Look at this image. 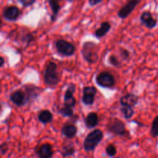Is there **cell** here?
Instances as JSON below:
<instances>
[{
  "label": "cell",
  "mask_w": 158,
  "mask_h": 158,
  "mask_svg": "<svg viewBox=\"0 0 158 158\" xmlns=\"http://www.w3.org/2000/svg\"><path fill=\"white\" fill-rule=\"evenodd\" d=\"M43 82L49 88H54L60 81V75L57 71V65L54 62H49L43 71Z\"/></svg>",
  "instance_id": "1"
},
{
  "label": "cell",
  "mask_w": 158,
  "mask_h": 158,
  "mask_svg": "<svg viewBox=\"0 0 158 158\" xmlns=\"http://www.w3.org/2000/svg\"><path fill=\"white\" fill-rule=\"evenodd\" d=\"M83 58L89 64L96 63L99 60L98 46L91 41L85 42L81 49Z\"/></svg>",
  "instance_id": "2"
},
{
  "label": "cell",
  "mask_w": 158,
  "mask_h": 158,
  "mask_svg": "<svg viewBox=\"0 0 158 158\" xmlns=\"http://www.w3.org/2000/svg\"><path fill=\"white\" fill-rule=\"evenodd\" d=\"M103 138V133L101 130L96 129L87 134L83 141V148L86 151H93L98 146Z\"/></svg>",
  "instance_id": "3"
},
{
  "label": "cell",
  "mask_w": 158,
  "mask_h": 158,
  "mask_svg": "<svg viewBox=\"0 0 158 158\" xmlns=\"http://www.w3.org/2000/svg\"><path fill=\"white\" fill-rule=\"evenodd\" d=\"M55 46L56 52L63 56H70L76 51V47L73 43L63 39L57 40L55 42Z\"/></svg>",
  "instance_id": "4"
},
{
  "label": "cell",
  "mask_w": 158,
  "mask_h": 158,
  "mask_svg": "<svg viewBox=\"0 0 158 158\" xmlns=\"http://www.w3.org/2000/svg\"><path fill=\"white\" fill-rule=\"evenodd\" d=\"M106 129L116 136H125L127 134L126 125L117 118H111L106 124Z\"/></svg>",
  "instance_id": "5"
},
{
  "label": "cell",
  "mask_w": 158,
  "mask_h": 158,
  "mask_svg": "<svg viewBox=\"0 0 158 158\" xmlns=\"http://www.w3.org/2000/svg\"><path fill=\"white\" fill-rule=\"evenodd\" d=\"M96 82L103 88H113L115 85V78L110 72H101L96 77Z\"/></svg>",
  "instance_id": "6"
},
{
  "label": "cell",
  "mask_w": 158,
  "mask_h": 158,
  "mask_svg": "<svg viewBox=\"0 0 158 158\" xmlns=\"http://www.w3.org/2000/svg\"><path fill=\"white\" fill-rule=\"evenodd\" d=\"M140 2L139 0H131L127 2L125 5H123L117 12V15L120 19H126L133 11L134 10L137 5Z\"/></svg>",
  "instance_id": "7"
},
{
  "label": "cell",
  "mask_w": 158,
  "mask_h": 158,
  "mask_svg": "<svg viewBox=\"0 0 158 158\" xmlns=\"http://www.w3.org/2000/svg\"><path fill=\"white\" fill-rule=\"evenodd\" d=\"M21 15V11L16 6H8L3 9L2 15L8 21H15Z\"/></svg>",
  "instance_id": "8"
},
{
  "label": "cell",
  "mask_w": 158,
  "mask_h": 158,
  "mask_svg": "<svg viewBox=\"0 0 158 158\" xmlns=\"http://www.w3.org/2000/svg\"><path fill=\"white\" fill-rule=\"evenodd\" d=\"M23 88L25 89L23 93H24L25 96H26V103L30 102L32 100H35L38 97L39 94H40V91H41L40 88L32 84L24 85Z\"/></svg>",
  "instance_id": "9"
},
{
  "label": "cell",
  "mask_w": 158,
  "mask_h": 158,
  "mask_svg": "<svg viewBox=\"0 0 158 158\" xmlns=\"http://www.w3.org/2000/svg\"><path fill=\"white\" fill-rule=\"evenodd\" d=\"M35 153L40 158H52L53 155L52 145L48 143H43L36 148Z\"/></svg>",
  "instance_id": "10"
},
{
  "label": "cell",
  "mask_w": 158,
  "mask_h": 158,
  "mask_svg": "<svg viewBox=\"0 0 158 158\" xmlns=\"http://www.w3.org/2000/svg\"><path fill=\"white\" fill-rule=\"evenodd\" d=\"M9 99H10L11 102H12L17 106H24L26 103V96H25L23 91L21 90V89L15 90L11 93L10 96H9Z\"/></svg>",
  "instance_id": "11"
},
{
  "label": "cell",
  "mask_w": 158,
  "mask_h": 158,
  "mask_svg": "<svg viewBox=\"0 0 158 158\" xmlns=\"http://www.w3.org/2000/svg\"><path fill=\"white\" fill-rule=\"evenodd\" d=\"M139 97L136 94H128L127 95L123 96L120 98V103L122 106H130L134 107L138 102Z\"/></svg>",
  "instance_id": "12"
},
{
  "label": "cell",
  "mask_w": 158,
  "mask_h": 158,
  "mask_svg": "<svg viewBox=\"0 0 158 158\" xmlns=\"http://www.w3.org/2000/svg\"><path fill=\"white\" fill-rule=\"evenodd\" d=\"M62 134L68 139H73L76 137L77 134V127L74 124L66 123L62 127Z\"/></svg>",
  "instance_id": "13"
},
{
  "label": "cell",
  "mask_w": 158,
  "mask_h": 158,
  "mask_svg": "<svg viewBox=\"0 0 158 158\" xmlns=\"http://www.w3.org/2000/svg\"><path fill=\"white\" fill-rule=\"evenodd\" d=\"M110 29L111 25L109 22H103L100 24V28L96 29L95 32H94V35H95V36L97 39H101L104 35H106V33L110 30Z\"/></svg>",
  "instance_id": "14"
},
{
  "label": "cell",
  "mask_w": 158,
  "mask_h": 158,
  "mask_svg": "<svg viewBox=\"0 0 158 158\" xmlns=\"http://www.w3.org/2000/svg\"><path fill=\"white\" fill-rule=\"evenodd\" d=\"M37 118L40 123H43V124H47L52 121L53 116L49 110H43L38 114Z\"/></svg>",
  "instance_id": "15"
},
{
  "label": "cell",
  "mask_w": 158,
  "mask_h": 158,
  "mask_svg": "<svg viewBox=\"0 0 158 158\" xmlns=\"http://www.w3.org/2000/svg\"><path fill=\"white\" fill-rule=\"evenodd\" d=\"M85 124H86V127L88 128H94L99 123V117L97 114L96 113H89L86 117H85Z\"/></svg>",
  "instance_id": "16"
},
{
  "label": "cell",
  "mask_w": 158,
  "mask_h": 158,
  "mask_svg": "<svg viewBox=\"0 0 158 158\" xmlns=\"http://www.w3.org/2000/svg\"><path fill=\"white\" fill-rule=\"evenodd\" d=\"M75 147H74L73 143L72 142L69 141L68 143H63L61 150V154L63 157H67L73 156L75 154Z\"/></svg>",
  "instance_id": "17"
},
{
  "label": "cell",
  "mask_w": 158,
  "mask_h": 158,
  "mask_svg": "<svg viewBox=\"0 0 158 158\" xmlns=\"http://www.w3.org/2000/svg\"><path fill=\"white\" fill-rule=\"evenodd\" d=\"M49 5L51 8V10H52V15H50L51 18V21L54 22L56 20V17L57 15H58L59 11L61 9V6L60 5L58 1H54V0H49Z\"/></svg>",
  "instance_id": "18"
},
{
  "label": "cell",
  "mask_w": 158,
  "mask_h": 158,
  "mask_svg": "<svg viewBox=\"0 0 158 158\" xmlns=\"http://www.w3.org/2000/svg\"><path fill=\"white\" fill-rule=\"evenodd\" d=\"M120 110H121L122 114H123L125 119H127V120H129V119H131L134 115V110L133 109V107H130V106H122Z\"/></svg>",
  "instance_id": "19"
},
{
  "label": "cell",
  "mask_w": 158,
  "mask_h": 158,
  "mask_svg": "<svg viewBox=\"0 0 158 158\" xmlns=\"http://www.w3.org/2000/svg\"><path fill=\"white\" fill-rule=\"evenodd\" d=\"M59 112L63 117H71L73 116V108L69 107V106H63L59 110Z\"/></svg>",
  "instance_id": "20"
},
{
  "label": "cell",
  "mask_w": 158,
  "mask_h": 158,
  "mask_svg": "<svg viewBox=\"0 0 158 158\" xmlns=\"http://www.w3.org/2000/svg\"><path fill=\"white\" fill-rule=\"evenodd\" d=\"M151 135L153 137H158V115L154 119L151 129Z\"/></svg>",
  "instance_id": "21"
},
{
  "label": "cell",
  "mask_w": 158,
  "mask_h": 158,
  "mask_svg": "<svg viewBox=\"0 0 158 158\" xmlns=\"http://www.w3.org/2000/svg\"><path fill=\"white\" fill-rule=\"evenodd\" d=\"M20 40H21V41L23 42V43H26V46H29L32 41H34L35 38H34V36L32 35V33L27 32V33H26L25 35H22Z\"/></svg>",
  "instance_id": "22"
},
{
  "label": "cell",
  "mask_w": 158,
  "mask_h": 158,
  "mask_svg": "<svg viewBox=\"0 0 158 158\" xmlns=\"http://www.w3.org/2000/svg\"><path fill=\"white\" fill-rule=\"evenodd\" d=\"M94 101H95V97L91 95H86L83 94V97H82V102L84 103L86 106H89V105L94 104Z\"/></svg>",
  "instance_id": "23"
},
{
  "label": "cell",
  "mask_w": 158,
  "mask_h": 158,
  "mask_svg": "<svg viewBox=\"0 0 158 158\" xmlns=\"http://www.w3.org/2000/svg\"><path fill=\"white\" fill-rule=\"evenodd\" d=\"M152 14L149 11H144V12H142V14L140 15V20L141 22V23L143 25H145L149 19H151L152 18Z\"/></svg>",
  "instance_id": "24"
},
{
  "label": "cell",
  "mask_w": 158,
  "mask_h": 158,
  "mask_svg": "<svg viewBox=\"0 0 158 158\" xmlns=\"http://www.w3.org/2000/svg\"><path fill=\"white\" fill-rule=\"evenodd\" d=\"M76 90V86L74 84H69L68 86L67 89H66V92L64 94V98H69V97H73V94Z\"/></svg>",
  "instance_id": "25"
},
{
  "label": "cell",
  "mask_w": 158,
  "mask_h": 158,
  "mask_svg": "<svg viewBox=\"0 0 158 158\" xmlns=\"http://www.w3.org/2000/svg\"><path fill=\"white\" fill-rule=\"evenodd\" d=\"M76 103H77V100H76L74 97H69V98H64V100H63V106L73 108L76 106Z\"/></svg>",
  "instance_id": "26"
},
{
  "label": "cell",
  "mask_w": 158,
  "mask_h": 158,
  "mask_svg": "<svg viewBox=\"0 0 158 158\" xmlns=\"http://www.w3.org/2000/svg\"><path fill=\"white\" fill-rule=\"evenodd\" d=\"M106 153L109 157H114L117 154V148L114 144L110 143L106 148Z\"/></svg>",
  "instance_id": "27"
},
{
  "label": "cell",
  "mask_w": 158,
  "mask_h": 158,
  "mask_svg": "<svg viewBox=\"0 0 158 158\" xmlns=\"http://www.w3.org/2000/svg\"><path fill=\"white\" fill-rule=\"evenodd\" d=\"M83 94H86V95H91V96H94L97 94V88L94 87V86H85L83 88Z\"/></svg>",
  "instance_id": "28"
},
{
  "label": "cell",
  "mask_w": 158,
  "mask_h": 158,
  "mask_svg": "<svg viewBox=\"0 0 158 158\" xmlns=\"http://www.w3.org/2000/svg\"><path fill=\"white\" fill-rule=\"evenodd\" d=\"M108 62L110 65L115 66V67H120V60H118L117 56L115 55H110L108 58Z\"/></svg>",
  "instance_id": "29"
},
{
  "label": "cell",
  "mask_w": 158,
  "mask_h": 158,
  "mask_svg": "<svg viewBox=\"0 0 158 158\" xmlns=\"http://www.w3.org/2000/svg\"><path fill=\"white\" fill-rule=\"evenodd\" d=\"M120 55L123 60H127L130 58V56H131V53H130V51L127 50V49H124V48H121L120 49Z\"/></svg>",
  "instance_id": "30"
},
{
  "label": "cell",
  "mask_w": 158,
  "mask_h": 158,
  "mask_svg": "<svg viewBox=\"0 0 158 158\" xmlns=\"http://www.w3.org/2000/svg\"><path fill=\"white\" fill-rule=\"evenodd\" d=\"M19 3L23 5V7H29L35 2V0H18Z\"/></svg>",
  "instance_id": "31"
},
{
  "label": "cell",
  "mask_w": 158,
  "mask_h": 158,
  "mask_svg": "<svg viewBox=\"0 0 158 158\" xmlns=\"http://www.w3.org/2000/svg\"><path fill=\"white\" fill-rule=\"evenodd\" d=\"M8 151V145L6 143H2L0 146V153L2 155H4Z\"/></svg>",
  "instance_id": "32"
},
{
  "label": "cell",
  "mask_w": 158,
  "mask_h": 158,
  "mask_svg": "<svg viewBox=\"0 0 158 158\" xmlns=\"http://www.w3.org/2000/svg\"><path fill=\"white\" fill-rule=\"evenodd\" d=\"M88 2H89V4L91 6H96V5L99 4V3L102 2V0H89Z\"/></svg>",
  "instance_id": "33"
},
{
  "label": "cell",
  "mask_w": 158,
  "mask_h": 158,
  "mask_svg": "<svg viewBox=\"0 0 158 158\" xmlns=\"http://www.w3.org/2000/svg\"><path fill=\"white\" fill-rule=\"evenodd\" d=\"M0 60H1V62H0V67H2V66H4V64H5L4 57H3V56L0 57Z\"/></svg>",
  "instance_id": "34"
}]
</instances>
